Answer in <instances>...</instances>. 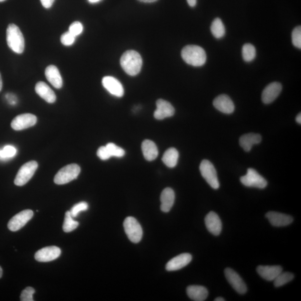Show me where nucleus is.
<instances>
[{"label": "nucleus", "instance_id": "nucleus-1", "mask_svg": "<svg viewBox=\"0 0 301 301\" xmlns=\"http://www.w3.org/2000/svg\"><path fill=\"white\" fill-rule=\"evenodd\" d=\"M120 63L122 69L127 74L131 76H135L142 68L143 59L137 51L128 50L122 55Z\"/></svg>", "mask_w": 301, "mask_h": 301}, {"label": "nucleus", "instance_id": "nucleus-2", "mask_svg": "<svg viewBox=\"0 0 301 301\" xmlns=\"http://www.w3.org/2000/svg\"><path fill=\"white\" fill-rule=\"evenodd\" d=\"M181 56L187 64L194 67H201L205 64L206 61L205 51L197 45L185 46L182 50Z\"/></svg>", "mask_w": 301, "mask_h": 301}, {"label": "nucleus", "instance_id": "nucleus-3", "mask_svg": "<svg viewBox=\"0 0 301 301\" xmlns=\"http://www.w3.org/2000/svg\"><path fill=\"white\" fill-rule=\"evenodd\" d=\"M6 41L7 45L14 52L21 54L25 49L24 37L19 27L11 23L7 28Z\"/></svg>", "mask_w": 301, "mask_h": 301}, {"label": "nucleus", "instance_id": "nucleus-4", "mask_svg": "<svg viewBox=\"0 0 301 301\" xmlns=\"http://www.w3.org/2000/svg\"><path fill=\"white\" fill-rule=\"evenodd\" d=\"M81 172V167L77 164L72 163L61 168L56 174L54 182L57 185H64L76 179Z\"/></svg>", "mask_w": 301, "mask_h": 301}, {"label": "nucleus", "instance_id": "nucleus-5", "mask_svg": "<svg viewBox=\"0 0 301 301\" xmlns=\"http://www.w3.org/2000/svg\"><path fill=\"white\" fill-rule=\"evenodd\" d=\"M124 227L127 236L132 242L138 243L142 239L143 230L138 221L129 216L124 221Z\"/></svg>", "mask_w": 301, "mask_h": 301}, {"label": "nucleus", "instance_id": "nucleus-6", "mask_svg": "<svg viewBox=\"0 0 301 301\" xmlns=\"http://www.w3.org/2000/svg\"><path fill=\"white\" fill-rule=\"evenodd\" d=\"M37 167L38 163L35 161H31L23 164L17 173L14 183L18 186L25 185L34 176Z\"/></svg>", "mask_w": 301, "mask_h": 301}, {"label": "nucleus", "instance_id": "nucleus-7", "mask_svg": "<svg viewBox=\"0 0 301 301\" xmlns=\"http://www.w3.org/2000/svg\"><path fill=\"white\" fill-rule=\"evenodd\" d=\"M200 171L202 176L213 189H219L220 184L217 172L212 163L204 159L200 163Z\"/></svg>", "mask_w": 301, "mask_h": 301}, {"label": "nucleus", "instance_id": "nucleus-8", "mask_svg": "<svg viewBox=\"0 0 301 301\" xmlns=\"http://www.w3.org/2000/svg\"><path fill=\"white\" fill-rule=\"evenodd\" d=\"M241 181L243 185L247 187L261 189H265L268 184L265 178L252 168H248L246 175L241 177Z\"/></svg>", "mask_w": 301, "mask_h": 301}, {"label": "nucleus", "instance_id": "nucleus-9", "mask_svg": "<svg viewBox=\"0 0 301 301\" xmlns=\"http://www.w3.org/2000/svg\"><path fill=\"white\" fill-rule=\"evenodd\" d=\"M34 213L31 210H24L12 217L7 225L9 230L11 232H17L29 222Z\"/></svg>", "mask_w": 301, "mask_h": 301}, {"label": "nucleus", "instance_id": "nucleus-10", "mask_svg": "<svg viewBox=\"0 0 301 301\" xmlns=\"http://www.w3.org/2000/svg\"><path fill=\"white\" fill-rule=\"evenodd\" d=\"M224 274L229 284L239 294L244 295L247 293V288L245 282L236 271L227 268L225 270Z\"/></svg>", "mask_w": 301, "mask_h": 301}, {"label": "nucleus", "instance_id": "nucleus-11", "mask_svg": "<svg viewBox=\"0 0 301 301\" xmlns=\"http://www.w3.org/2000/svg\"><path fill=\"white\" fill-rule=\"evenodd\" d=\"M37 122L36 117L32 114H25L18 115L11 122V128L16 131H20L34 126Z\"/></svg>", "mask_w": 301, "mask_h": 301}, {"label": "nucleus", "instance_id": "nucleus-12", "mask_svg": "<svg viewBox=\"0 0 301 301\" xmlns=\"http://www.w3.org/2000/svg\"><path fill=\"white\" fill-rule=\"evenodd\" d=\"M61 249L56 246H50L40 249L35 255V258L39 262H49L59 258Z\"/></svg>", "mask_w": 301, "mask_h": 301}, {"label": "nucleus", "instance_id": "nucleus-13", "mask_svg": "<svg viewBox=\"0 0 301 301\" xmlns=\"http://www.w3.org/2000/svg\"><path fill=\"white\" fill-rule=\"evenodd\" d=\"M156 110L154 112V117L158 120H162L172 117L175 114V109L170 103L159 99L156 102Z\"/></svg>", "mask_w": 301, "mask_h": 301}, {"label": "nucleus", "instance_id": "nucleus-14", "mask_svg": "<svg viewBox=\"0 0 301 301\" xmlns=\"http://www.w3.org/2000/svg\"><path fill=\"white\" fill-rule=\"evenodd\" d=\"M102 84L111 95L117 97H122L124 95L123 86L116 78L111 76L105 77L102 79Z\"/></svg>", "mask_w": 301, "mask_h": 301}, {"label": "nucleus", "instance_id": "nucleus-15", "mask_svg": "<svg viewBox=\"0 0 301 301\" xmlns=\"http://www.w3.org/2000/svg\"><path fill=\"white\" fill-rule=\"evenodd\" d=\"M205 223L207 229L214 236H218L222 232V221L218 215L214 211H211L207 214L205 219Z\"/></svg>", "mask_w": 301, "mask_h": 301}, {"label": "nucleus", "instance_id": "nucleus-16", "mask_svg": "<svg viewBox=\"0 0 301 301\" xmlns=\"http://www.w3.org/2000/svg\"><path fill=\"white\" fill-rule=\"evenodd\" d=\"M282 89L281 84L273 82L268 85L263 90L262 100L265 104H270L279 97Z\"/></svg>", "mask_w": 301, "mask_h": 301}, {"label": "nucleus", "instance_id": "nucleus-17", "mask_svg": "<svg viewBox=\"0 0 301 301\" xmlns=\"http://www.w3.org/2000/svg\"><path fill=\"white\" fill-rule=\"evenodd\" d=\"M192 261V256L189 253H182L173 258L166 266L167 271H175L183 269Z\"/></svg>", "mask_w": 301, "mask_h": 301}, {"label": "nucleus", "instance_id": "nucleus-18", "mask_svg": "<svg viewBox=\"0 0 301 301\" xmlns=\"http://www.w3.org/2000/svg\"><path fill=\"white\" fill-rule=\"evenodd\" d=\"M266 217L269 220L271 225L276 227H286L294 221L291 216L276 211H270L266 214Z\"/></svg>", "mask_w": 301, "mask_h": 301}, {"label": "nucleus", "instance_id": "nucleus-19", "mask_svg": "<svg viewBox=\"0 0 301 301\" xmlns=\"http://www.w3.org/2000/svg\"><path fill=\"white\" fill-rule=\"evenodd\" d=\"M213 105L216 110L225 114H232L235 110V106L230 98L225 95L216 97L213 101Z\"/></svg>", "mask_w": 301, "mask_h": 301}, {"label": "nucleus", "instance_id": "nucleus-20", "mask_svg": "<svg viewBox=\"0 0 301 301\" xmlns=\"http://www.w3.org/2000/svg\"><path fill=\"white\" fill-rule=\"evenodd\" d=\"M282 270L280 266H260L257 269L258 275L268 281H274Z\"/></svg>", "mask_w": 301, "mask_h": 301}, {"label": "nucleus", "instance_id": "nucleus-21", "mask_svg": "<svg viewBox=\"0 0 301 301\" xmlns=\"http://www.w3.org/2000/svg\"><path fill=\"white\" fill-rule=\"evenodd\" d=\"M45 74L47 80L54 87L60 89L63 86V79L59 70L55 65L48 66L45 69Z\"/></svg>", "mask_w": 301, "mask_h": 301}, {"label": "nucleus", "instance_id": "nucleus-22", "mask_svg": "<svg viewBox=\"0 0 301 301\" xmlns=\"http://www.w3.org/2000/svg\"><path fill=\"white\" fill-rule=\"evenodd\" d=\"M35 89L37 95L46 102L53 103L55 102L56 97L54 92L45 82L37 83Z\"/></svg>", "mask_w": 301, "mask_h": 301}, {"label": "nucleus", "instance_id": "nucleus-23", "mask_svg": "<svg viewBox=\"0 0 301 301\" xmlns=\"http://www.w3.org/2000/svg\"><path fill=\"white\" fill-rule=\"evenodd\" d=\"M175 195L170 187L164 189L161 195V209L164 213H168L172 208L175 202Z\"/></svg>", "mask_w": 301, "mask_h": 301}, {"label": "nucleus", "instance_id": "nucleus-24", "mask_svg": "<svg viewBox=\"0 0 301 301\" xmlns=\"http://www.w3.org/2000/svg\"><path fill=\"white\" fill-rule=\"evenodd\" d=\"M262 136L260 134L249 133L244 135L239 139V144L245 151L251 150L253 146L261 143Z\"/></svg>", "mask_w": 301, "mask_h": 301}, {"label": "nucleus", "instance_id": "nucleus-25", "mask_svg": "<svg viewBox=\"0 0 301 301\" xmlns=\"http://www.w3.org/2000/svg\"><path fill=\"white\" fill-rule=\"evenodd\" d=\"M189 298L195 301H204L208 296V291L201 286H190L186 290Z\"/></svg>", "mask_w": 301, "mask_h": 301}, {"label": "nucleus", "instance_id": "nucleus-26", "mask_svg": "<svg viewBox=\"0 0 301 301\" xmlns=\"http://www.w3.org/2000/svg\"><path fill=\"white\" fill-rule=\"evenodd\" d=\"M142 150L145 158L148 161H153L158 156V149L152 141L145 140L142 144Z\"/></svg>", "mask_w": 301, "mask_h": 301}, {"label": "nucleus", "instance_id": "nucleus-27", "mask_svg": "<svg viewBox=\"0 0 301 301\" xmlns=\"http://www.w3.org/2000/svg\"><path fill=\"white\" fill-rule=\"evenodd\" d=\"M179 153L175 148H170L164 153L162 160L166 165L170 168L175 167L178 162Z\"/></svg>", "mask_w": 301, "mask_h": 301}, {"label": "nucleus", "instance_id": "nucleus-28", "mask_svg": "<svg viewBox=\"0 0 301 301\" xmlns=\"http://www.w3.org/2000/svg\"><path fill=\"white\" fill-rule=\"evenodd\" d=\"M210 30L213 35L216 39H221L225 34V28L222 20L216 18L214 20L210 27Z\"/></svg>", "mask_w": 301, "mask_h": 301}, {"label": "nucleus", "instance_id": "nucleus-29", "mask_svg": "<svg viewBox=\"0 0 301 301\" xmlns=\"http://www.w3.org/2000/svg\"><path fill=\"white\" fill-rule=\"evenodd\" d=\"M79 226V223L73 219L70 211H68L65 215L64 222L63 226L64 232L69 233L73 231Z\"/></svg>", "mask_w": 301, "mask_h": 301}, {"label": "nucleus", "instance_id": "nucleus-30", "mask_svg": "<svg viewBox=\"0 0 301 301\" xmlns=\"http://www.w3.org/2000/svg\"><path fill=\"white\" fill-rule=\"evenodd\" d=\"M256 50L255 47L251 44H244L242 48V56L246 62H251L255 59Z\"/></svg>", "mask_w": 301, "mask_h": 301}, {"label": "nucleus", "instance_id": "nucleus-31", "mask_svg": "<svg viewBox=\"0 0 301 301\" xmlns=\"http://www.w3.org/2000/svg\"><path fill=\"white\" fill-rule=\"evenodd\" d=\"M294 277V275L292 273L282 272L274 281V285L276 288H280V287L283 286L293 280Z\"/></svg>", "mask_w": 301, "mask_h": 301}, {"label": "nucleus", "instance_id": "nucleus-32", "mask_svg": "<svg viewBox=\"0 0 301 301\" xmlns=\"http://www.w3.org/2000/svg\"><path fill=\"white\" fill-rule=\"evenodd\" d=\"M111 157H122L125 156V151L124 149L118 147L114 143H109L106 146Z\"/></svg>", "mask_w": 301, "mask_h": 301}, {"label": "nucleus", "instance_id": "nucleus-33", "mask_svg": "<svg viewBox=\"0 0 301 301\" xmlns=\"http://www.w3.org/2000/svg\"><path fill=\"white\" fill-rule=\"evenodd\" d=\"M16 152L17 150L15 147L11 145L6 146L2 150H0V158H12L15 156Z\"/></svg>", "mask_w": 301, "mask_h": 301}, {"label": "nucleus", "instance_id": "nucleus-34", "mask_svg": "<svg viewBox=\"0 0 301 301\" xmlns=\"http://www.w3.org/2000/svg\"><path fill=\"white\" fill-rule=\"evenodd\" d=\"M89 206L86 202L82 201L81 203H79L75 204L73 206V208L70 210V213L71 214L72 217L76 218L79 213L81 211H86L88 210Z\"/></svg>", "mask_w": 301, "mask_h": 301}, {"label": "nucleus", "instance_id": "nucleus-35", "mask_svg": "<svg viewBox=\"0 0 301 301\" xmlns=\"http://www.w3.org/2000/svg\"><path fill=\"white\" fill-rule=\"evenodd\" d=\"M292 41L293 45L300 49H301V27H296L292 33Z\"/></svg>", "mask_w": 301, "mask_h": 301}, {"label": "nucleus", "instance_id": "nucleus-36", "mask_svg": "<svg viewBox=\"0 0 301 301\" xmlns=\"http://www.w3.org/2000/svg\"><path fill=\"white\" fill-rule=\"evenodd\" d=\"M83 31V26L82 23L79 21H75L72 23L69 27V32L71 33L72 35L76 37Z\"/></svg>", "mask_w": 301, "mask_h": 301}, {"label": "nucleus", "instance_id": "nucleus-37", "mask_svg": "<svg viewBox=\"0 0 301 301\" xmlns=\"http://www.w3.org/2000/svg\"><path fill=\"white\" fill-rule=\"evenodd\" d=\"M35 290L30 287L27 288L22 292L20 299L22 301H33V295L35 294Z\"/></svg>", "mask_w": 301, "mask_h": 301}, {"label": "nucleus", "instance_id": "nucleus-38", "mask_svg": "<svg viewBox=\"0 0 301 301\" xmlns=\"http://www.w3.org/2000/svg\"><path fill=\"white\" fill-rule=\"evenodd\" d=\"M75 36L69 31L64 33L61 36L60 40L62 43L65 46L72 45L75 41Z\"/></svg>", "mask_w": 301, "mask_h": 301}, {"label": "nucleus", "instance_id": "nucleus-39", "mask_svg": "<svg viewBox=\"0 0 301 301\" xmlns=\"http://www.w3.org/2000/svg\"><path fill=\"white\" fill-rule=\"evenodd\" d=\"M97 154L98 157L102 159V160H107V159L111 157V154L106 147H101L99 148Z\"/></svg>", "mask_w": 301, "mask_h": 301}, {"label": "nucleus", "instance_id": "nucleus-40", "mask_svg": "<svg viewBox=\"0 0 301 301\" xmlns=\"http://www.w3.org/2000/svg\"><path fill=\"white\" fill-rule=\"evenodd\" d=\"M55 0H40L42 5L46 8L52 6Z\"/></svg>", "mask_w": 301, "mask_h": 301}, {"label": "nucleus", "instance_id": "nucleus-41", "mask_svg": "<svg viewBox=\"0 0 301 301\" xmlns=\"http://www.w3.org/2000/svg\"><path fill=\"white\" fill-rule=\"evenodd\" d=\"M187 2L190 7H195L196 4L197 0H187Z\"/></svg>", "mask_w": 301, "mask_h": 301}, {"label": "nucleus", "instance_id": "nucleus-42", "mask_svg": "<svg viewBox=\"0 0 301 301\" xmlns=\"http://www.w3.org/2000/svg\"><path fill=\"white\" fill-rule=\"evenodd\" d=\"M139 1L145 3H152L157 1V0H139Z\"/></svg>", "mask_w": 301, "mask_h": 301}, {"label": "nucleus", "instance_id": "nucleus-43", "mask_svg": "<svg viewBox=\"0 0 301 301\" xmlns=\"http://www.w3.org/2000/svg\"><path fill=\"white\" fill-rule=\"evenodd\" d=\"M296 122H298V123L300 125H301V114H299L297 117H296Z\"/></svg>", "mask_w": 301, "mask_h": 301}, {"label": "nucleus", "instance_id": "nucleus-44", "mask_svg": "<svg viewBox=\"0 0 301 301\" xmlns=\"http://www.w3.org/2000/svg\"><path fill=\"white\" fill-rule=\"evenodd\" d=\"M2 80L1 77V73H0V92L2 90Z\"/></svg>", "mask_w": 301, "mask_h": 301}, {"label": "nucleus", "instance_id": "nucleus-45", "mask_svg": "<svg viewBox=\"0 0 301 301\" xmlns=\"http://www.w3.org/2000/svg\"><path fill=\"white\" fill-rule=\"evenodd\" d=\"M88 1H89V2L91 3H96L99 1H100L101 0H88Z\"/></svg>", "mask_w": 301, "mask_h": 301}, {"label": "nucleus", "instance_id": "nucleus-46", "mask_svg": "<svg viewBox=\"0 0 301 301\" xmlns=\"http://www.w3.org/2000/svg\"><path fill=\"white\" fill-rule=\"evenodd\" d=\"M215 301H225L223 298H217L215 300Z\"/></svg>", "mask_w": 301, "mask_h": 301}, {"label": "nucleus", "instance_id": "nucleus-47", "mask_svg": "<svg viewBox=\"0 0 301 301\" xmlns=\"http://www.w3.org/2000/svg\"><path fill=\"white\" fill-rule=\"evenodd\" d=\"M2 276V268L1 267V266H0V279L1 278Z\"/></svg>", "mask_w": 301, "mask_h": 301}, {"label": "nucleus", "instance_id": "nucleus-48", "mask_svg": "<svg viewBox=\"0 0 301 301\" xmlns=\"http://www.w3.org/2000/svg\"><path fill=\"white\" fill-rule=\"evenodd\" d=\"M6 1V0H0V2H3Z\"/></svg>", "mask_w": 301, "mask_h": 301}]
</instances>
